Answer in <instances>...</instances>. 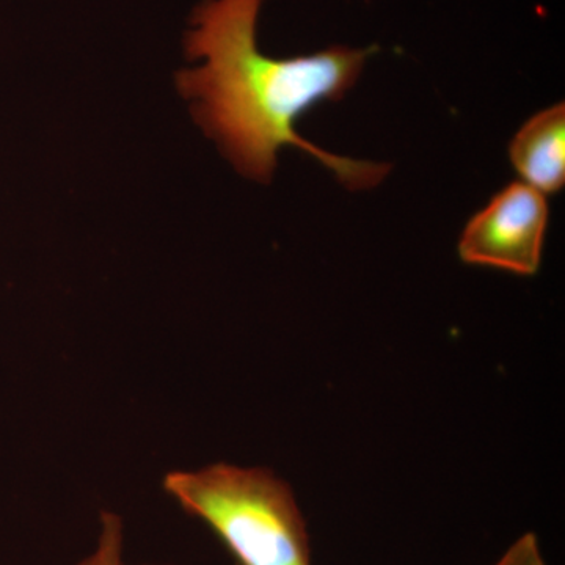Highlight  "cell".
<instances>
[{"label":"cell","instance_id":"1","mask_svg":"<svg viewBox=\"0 0 565 565\" xmlns=\"http://www.w3.org/2000/svg\"><path fill=\"white\" fill-rule=\"evenodd\" d=\"M263 0H203L185 33V54L203 62L177 74L193 120L243 177L269 184L286 145L313 156L351 191L373 189L390 163L332 154L296 131L300 115L351 90L375 47L334 46L311 55L275 58L258 46Z\"/></svg>","mask_w":565,"mask_h":565},{"label":"cell","instance_id":"2","mask_svg":"<svg viewBox=\"0 0 565 565\" xmlns=\"http://www.w3.org/2000/svg\"><path fill=\"white\" fill-rule=\"evenodd\" d=\"M163 490L202 520L239 565H313L292 489L267 468L214 463L170 471Z\"/></svg>","mask_w":565,"mask_h":565},{"label":"cell","instance_id":"3","mask_svg":"<svg viewBox=\"0 0 565 565\" xmlns=\"http://www.w3.org/2000/svg\"><path fill=\"white\" fill-rule=\"evenodd\" d=\"M548 218L544 193L512 182L467 223L459 241L460 259L531 277L541 267Z\"/></svg>","mask_w":565,"mask_h":565},{"label":"cell","instance_id":"4","mask_svg":"<svg viewBox=\"0 0 565 565\" xmlns=\"http://www.w3.org/2000/svg\"><path fill=\"white\" fill-rule=\"evenodd\" d=\"M509 158L527 185L556 193L565 182V107L555 104L539 111L509 145Z\"/></svg>","mask_w":565,"mask_h":565},{"label":"cell","instance_id":"5","mask_svg":"<svg viewBox=\"0 0 565 565\" xmlns=\"http://www.w3.org/2000/svg\"><path fill=\"white\" fill-rule=\"evenodd\" d=\"M125 526L120 515L104 512L99 519V535L95 550L76 565H126L122 561Z\"/></svg>","mask_w":565,"mask_h":565},{"label":"cell","instance_id":"6","mask_svg":"<svg viewBox=\"0 0 565 565\" xmlns=\"http://www.w3.org/2000/svg\"><path fill=\"white\" fill-rule=\"evenodd\" d=\"M494 565H546L537 535L526 533L516 539Z\"/></svg>","mask_w":565,"mask_h":565},{"label":"cell","instance_id":"7","mask_svg":"<svg viewBox=\"0 0 565 565\" xmlns=\"http://www.w3.org/2000/svg\"><path fill=\"white\" fill-rule=\"evenodd\" d=\"M145 565H170V564H145Z\"/></svg>","mask_w":565,"mask_h":565}]
</instances>
